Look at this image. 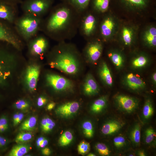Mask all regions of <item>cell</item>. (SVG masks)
Segmentation results:
<instances>
[{
  "instance_id": "14",
  "label": "cell",
  "mask_w": 156,
  "mask_h": 156,
  "mask_svg": "<svg viewBox=\"0 0 156 156\" xmlns=\"http://www.w3.org/2000/svg\"><path fill=\"white\" fill-rule=\"evenodd\" d=\"M79 106V104L77 102H67L58 107L56 110V112L62 116L68 117L76 113Z\"/></svg>"
},
{
  "instance_id": "27",
  "label": "cell",
  "mask_w": 156,
  "mask_h": 156,
  "mask_svg": "<svg viewBox=\"0 0 156 156\" xmlns=\"http://www.w3.org/2000/svg\"><path fill=\"white\" fill-rule=\"evenodd\" d=\"M37 121V118L35 116L29 118L21 124L20 130L25 131H30L33 130L36 125Z\"/></svg>"
},
{
  "instance_id": "12",
  "label": "cell",
  "mask_w": 156,
  "mask_h": 156,
  "mask_svg": "<svg viewBox=\"0 0 156 156\" xmlns=\"http://www.w3.org/2000/svg\"><path fill=\"white\" fill-rule=\"evenodd\" d=\"M16 5L0 0V18L13 23L15 20Z\"/></svg>"
},
{
  "instance_id": "40",
  "label": "cell",
  "mask_w": 156,
  "mask_h": 156,
  "mask_svg": "<svg viewBox=\"0 0 156 156\" xmlns=\"http://www.w3.org/2000/svg\"><path fill=\"white\" fill-rule=\"evenodd\" d=\"M8 143V140L5 138L0 135V148L4 147Z\"/></svg>"
},
{
  "instance_id": "10",
  "label": "cell",
  "mask_w": 156,
  "mask_h": 156,
  "mask_svg": "<svg viewBox=\"0 0 156 156\" xmlns=\"http://www.w3.org/2000/svg\"><path fill=\"white\" fill-rule=\"evenodd\" d=\"M115 99L119 107L128 113L134 111L138 105V102L136 99L127 96L118 95L115 97Z\"/></svg>"
},
{
  "instance_id": "15",
  "label": "cell",
  "mask_w": 156,
  "mask_h": 156,
  "mask_svg": "<svg viewBox=\"0 0 156 156\" xmlns=\"http://www.w3.org/2000/svg\"><path fill=\"white\" fill-rule=\"evenodd\" d=\"M124 81L127 86L134 90L143 89L146 85L142 79L132 73L127 74L125 77Z\"/></svg>"
},
{
  "instance_id": "26",
  "label": "cell",
  "mask_w": 156,
  "mask_h": 156,
  "mask_svg": "<svg viewBox=\"0 0 156 156\" xmlns=\"http://www.w3.org/2000/svg\"><path fill=\"white\" fill-rule=\"evenodd\" d=\"M149 61V59L144 54H140L132 60V66L136 69L142 68L148 64Z\"/></svg>"
},
{
  "instance_id": "42",
  "label": "cell",
  "mask_w": 156,
  "mask_h": 156,
  "mask_svg": "<svg viewBox=\"0 0 156 156\" xmlns=\"http://www.w3.org/2000/svg\"><path fill=\"white\" fill-rule=\"evenodd\" d=\"M24 115L23 114L20 113L18 114V117L17 121L15 123L14 126H15L20 123L23 118Z\"/></svg>"
},
{
  "instance_id": "29",
  "label": "cell",
  "mask_w": 156,
  "mask_h": 156,
  "mask_svg": "<svg viewBox=\"0 0 156 156\" xmlns=\"http://www.w3.org/2000/svg\"><path fill=\"white\" fill-rule=\"evenodd\" d=\"M140 126L139 124H137L132 129L130 134V137L133 143L138 145L140 143Z\"/></svg>"
},
{
  "instance_id": "20",
  "label": "cell",
  "mask_w": 156,
  "mask_h": 156,
  "mask_svg": "<svg viewBox=\"0 0 156 156\" xmlns=\"http://www.w3.org/2000/svg\"><path fill=\"white\" fill-rule=\"evenodd\" d=\"M61 2L66 3L82 14L89 8L91 0H60Z\"/></svg>"
},
{
  "instance_id": "45",
  "label": "cell",
  "mask_w": 156,
  "mask_h": 156,
  "mask_svg": "<svg viewBox=\"0 0 156 156\" xmlns=\"http://www.w3.org/2000/svg\"><path fill=\"white\" fill-rule=\"evenodd\" d=\"M15 106L17 109L21 110H24L26 109V108L21 105L18 101L15 103Z\"/></svg>"
},
{
  "instance_id": "36",
  "label": "cell",
  "mask_w": 156,
  "mask_h": 156,
  "mask_svg": "<svg viewBox=\"0 0 156 156\" xmlns=\"http://www.w3.org/2000/svg\"><path fill=\"white\" fill-rule=\"evenodd\" d=\"M96 148L99 153L103 156L109 155L110 152L107 146L102 143H97L95 146Z\"/></svg>"
},
{
  "instance_id": "21",
  "label": "cell",
  "mask_w": 156,
  "mask_h": 156,
  "mask_svg": "<svg viewBox=\"0 0 156 156\" xmlns=\"http://www.w3.org/2000/svg\"><path fill=\"white\" fill-rule=\"evenodd\" d=\"M110 0H91L89 4L92 11L98 14H103L108 10Z\"/></svg>"
},
{
  "instance_id": "2",
  "label": "cell",
  "mask_w": 156,
  "mask_h": 156,
  "mask_svg": "<svg viewBox=\"0 0 156 156\" xmlns=\"http://www.w3.org/2000/svg\"><path fill=\"white\" fill-rule=\"evenodd\" d=\"M56 54L55 60L50 65L66 74L73 75L76 74L79 70L76 51L69 45L63 44Z\"/></svg>"
},
{
  "instance_id": "31",
  "label": "cell",
  "mask_w": 156,
  "mask_h": 156,
  "mask_svg": "<svg viewBox=\"0 0 156 156\" xmlns=\"http://www.w3.org/2000/svg\"><path fill=\"white\" fill-rule=\"evenodd\" d=\"M153 109L152 104L149 100H147L144 104L142 114L144 117L146 119L150 118L153 114Z\"/></svg>"
},
{
  "instance_id": "47",
  "label": "cell",
  "mask_w": 156,
  "mask_h": 156,
  "mask_svg": "<svg viewBox=\"0 0 156 156\" xmlns=\"http://www.w3.org/2000/svg\"><path fill=\"white\" fill-rule=\"evenodd\" d=\"M47 125L46 118H43L41 122V127L42 130L45 128Z\"/></svg>"
},
{
  "instance_id": "13",
  "label": "cell",
  "mask_w": 156,
  "mask_h": 156,
  "mask_svg": "<svg viewBox=\"0 0 156 156\" xmlns=\"http://www.w3.org/2000/svg\"><path fill=\"white\" fill-rule=\"evenodd\" d=\"M0 40L7 42L15 48H20V40L13 31L0 25Z\"/></svg>"
},
{
  "instance_id": "23",
  "label": "cell",
  "mask_w": 156,
  "mask_h": 156,
  "mask_svg": "<svg viewBox=\"0 0 156 156\" xmlns=\"http://www.w3.org/2000/svg\"><path fill=\"white\" fill-rule=\"evenodd\" d=\"M122 127V124L116 120L111 121L104 124L101 131L104 135H111L118 131Z\"/></svg>"
},
{
  "instance_id": "37",
  "label": "cell",
  "mask_w": 156,
  "mask_h": 156,
  "mask_svg": "<svg viewBox=\"0 0 156 156\" xmlns=\"http://www.w3.org/2000/svg\"><path fill=\"white\" fill-rule=\"evenodd\" d=\"M113 141L115 146L117 148H120L125 144V139L123 137L119 136L114 138Z\"/></svg>"
},
{
  "instance_id": "3",
  "label": "cell",
  "mask_w": 156,
  "mask_h": 156,
  "mask_svg": "<svg viewBox=\"0 0 156 156\" xmlns=\"http://www.w3.org/2000/svg\"><path fill=\"white\" fill-rule=\"evenodd\" d=\"M42 23L40 16L26 14L17 21L16 27L20 35L26 39L34 36Z\"/></svg>"
},
{
  "instance_id": "6",
  "label": "cell",
  "mask_w": 156,
  "mask_h": 156,
  "mask_svg": "<svg viewBox=\"0 0 156 156\" xmlns=\"http://www.w3.org/2000/svg\"><path fill=\"white\" fill-rule=\"evenodd\" d=\"M46 79L48 84L57 91L71 90L73 88V83L70 80L58 75L48 74Z\"/></svg>"
},
{
  "instance_id": "19",
  "label": "cell",
  "mask_w": 156,
  "mask_h": 156,
  "mask_svg": "<svg viewBox=\"0 0 156 156\" xmlns=\"http://www.w3.org/2000/svg\"><path fill=\"white\" fill-rule=\"evenodd\" d=\"M99 74L101 80L106 85L111 86L113 81L110 70L107 63L103 62L99 69Z\"/></svg>"
},
{
  "instance_id": "11",
  "label": "cell",
  "mask_w": 156,
  "mask_h": 156,
  "mask_svg": "<svg viewBox=\"0 0 156 156\" xmlns=\"http://www.w3.org/2000/svg\"><path fill=\"white\" fill-rule=\"evenodd\" d=\"M48 45V41L44 36H38L32 42L30 47V52L35 55H42L47 50Z\"/></svg>"
},
{
  "instance_id": "24",
  "label": "cell",
  "mask_w": 156,
  "mask_h": 156,
  "mask_svg": "<svg viewBox=\"0 0 156 156\" xmlns=\"http://www.w3.org/2000/svg\"><path fill=\"white\" fill-rule=\"evenodd\" d=\"M108 55L117 68L120 69L123 66L124 59L122 54L120 52L116 51H110L108 53Z\"/></svg>"
},
{
  "instance_id": "16",
  "label": "cell",
  "mask_w": 156,
  "mask_h": 156,
  "mask_svg": "<svg viewBox=\"0 0 156 156\" xmlns=\"http://www.w3.org/2000/svg\"><path fill=\"white\" fill-rule=\"evenodd\" d=\"M84 93L88 95L97 94L99 90L98 85L93 75L90 73L87 75L83 85Z\"/></svg>"
},
{
  "instance_id": "28",
  "label": "cell",
  "mask_w": 156,
  "mask_h": 156,
  "mask_svg": "<svg viewBox=\"0 0 156 156\" xmlns=\"http://www.w3.org/2000/svg\"><path fill=\"white\" fill-rule=\"evenodd\" d=\"M107 103L106 98L105 96L101 97L93 103L91 107V110L95 113L99 112L105 107Z\"/></svg>"
},
{
  "instance_id": "30",
  "label": "cell",
  "mask_w": 156,
  "mask_h": 156,
  "mask_svg": "<svg viewBox=\"0 0 156 156\" xmlns=\"http://www.w3.org/2000/svg\"><path fill=\"white\" fill-rule=\"evenodd\" d=\"M73 138V135L70 131H66L60 137L59 143L61 146H66L71 142Z\"/></svg>"
},
{
  "instance_id": "48",
  "label": "cell",
  "mask_w": 156,
  "mask_h": 156,
  "mask_svg": "<svg viewBox=\"0 0 156 156\" xmlns=\"http://www.w3.org/2000/svg\"><path fill=\"white\" fill-rule=\"evenodd\" d=\"M12 4L16 5V4L20 2L21 0H0Z\"/></svg>"
},
{
  "instance_id": "22",
  "label": "cell",
  "mask_w": 156,
  "mask_h": 156,
  "mask_svg": "<svg viewBox=\"0 0 156 156\" xmlns=\"http://www.w3.org/2000/svg\"><path fill=\"white\" fill-rule=\"evenodd\" d=\"M127 8L134 10H140L148 5L149 0H121Z\"/></svg>"
},
{
  "instance_id": "55",
  "label": "cell",
  "mask_w": 156,
  "mask_h": 156,
  "mask_svg": "<svg viewBox=\"0 0 156 156\" xmlns=\"http://www.w3.org/2000/svg\"><path fill=\"white\" fill-rule=\"evenodd\" d=\"M88 155L89 156H96V155H94V154H92V153H89V154H88Z\"/></svg>"
},
{
  "instance_id": "43",
  "label": "cell",
  "mask_w": 156,
  "mask_h": 156,
  "mask_svg": "<svg viewBox=\"0 0 156 156\" xmlns=\"http://www.w3.org/2000/svg\"><path fill=\"white\" fill-rule=\"evenodd\" d=\"M19 103L25 108L27 109L29 107L28 103L23 99H20L18 101Z\"/></svg>"
},
{
  "instance_id": "54",
  "label": "cell",
  "mask_w": 156,
  "mask_h": 156,
  "mask_svg": "<svg viewBox=\"0 0 156 156\" xmlns=\"http://www.w3.org/2000/svg\"><path fill=\"white\" fill-rule=\"evenodd\" d=\"M139 155L140 156H145V154L144 152L142 151H140L138 153Z\"/></svg>"
},
{
  "instance_id": "7",
  "label": "cell",
  "mask_w": 156,
  "mask_h": 156,
  "mask_svg": "<svg viewBox=\"0 0 156 156\" xmlns=\"http://www.w3.org/2000/svg\"><path fill=\"white\" fill-rule=\"evenodd\" d=\"M100 40L98 39L90 40L84 49L85 55L91 62L97 61L102 55L103 46Z\"/></svg>"
},
{
  "instance_id": "34",
  "label": "cell",
  "mask_w": 156,
  "mask_h": 156,
  "mask_svg": "<svg viewBox=\"0 0 156 156\" xmlns=\"http://www.w3.org/2000/svg\"><path fill=\"white\" fill-rule=\"evenodd\" d=\"M90 150V145L89 143L85 141H81L78 146V153L82 155L87 154Z\"/></svg>"
},
{
  "instance_id": "4",
  "label": "cell",
  "mask_w": 156,
  "mask_h": 156,
  "mask_svg": "<svg viewBox=\"0 0 156 156\" xmlns=\"http://www.w3.org/2000/svg\"><path fill=\"white\" fill-rule=\"evenodd\" d=\"M93 12L88 8L81 14L78 29L81 36L90 40L95 34L98 22Z\"/></svg>"
},
{
  "instance_id": "39",
  "label": "cell",
  "mask_w": 156,
  "mask_h": 156,
  "mask_svg": "<svg viewBox=\"0 0 156 156\" xmlns=\"http://www.w3.org/2000/svg\"><path fill=\"white\" fill-rule=\"evenodd\" d=\"M47 101L46 98L43 96H40L37 99V105L38 107H41L44 105Z\"/></svg>"
},
{
  "instance_id": "46",
  "label": "cell",
  "mask_w": 156,
  "mask_h": 156,
  "mask_svg": "<svg viewBox=\"0 0 156 156\" xmlns=\"http://www.w3.org/2000/svg\"><path fill=\"white\" fill-rule=\"evenodd\" d=\"M55 126L52 125H47L43 131L45 132L49 131L53 129Z\"/></svg>"
},
{
  "instance_id": "56",
  "label": "cell",
  "mask_w": 156,
  "mask_h": 156,
  "mask_svg": "<svg viewBox=\"0 0 156 156\" xmlns=\"http://www.w3.org/2000/svg\"><path fill=\"white\" fill-rule=\"evenodd\" d=\"M133 155L132 154H131V155H129V156H133Z\"/></svg>"
},
{
  "instance_id": "49",
  "label": "cell",
  "mask_w": 156,
  "mask_h": 156,
  "mask_svg": "<svg viewBox=\"0 0 156 156\" xmlns=\"http://www.w3.org/2000/svg\"><path fill=\"white\" fill-rule=\"evenodd\" d=\"M44 139L45 138L42 137H40L38 138L36 142L37 146L38 147H40L41 143Z\"/></svg>"
},
{
  "instance_id": "1",
  "label": "cell",
  "mask_w": 156,
  "mask_h": 156,
  "mask_svg": "<svg viewBox=\"0 0 156 156\" xmlns=\"http://www.w3.org/2000/svg\"><path fill=\"white\" fill-rule=\"evenodd\" d=\"M50 10L44 25L46 33L62 42L75 36L79 29L81 14L70 5L62 2Z\"/></svg>"
},
{
  "instance_id": "35",
  "label": "cell",
  "mask_w": 156,
  "mask_h": 156,
  "mask_svg": "<svg viewBox=\"0 0 156 156\" xmlns=\"http://www.w3.org/2000/svg\"><path fill=\"white\" fill-rule=\"evenodd\" d=\"M145 135V141L146 143L148 144L153 140L156 136V133L152 128L149 127L146 130Z\"/></svg>"
},
{
  "instance_id": "50",
  "label": "cell",
  "mask_w": 156,
  "mask_h": 156,
  "mask_svg": "<svg viewBox=\"0 0 156 156\" xmlns=\"http://www.w3.org/2000/svg\"><path fill=\"white\" fill-rule=\"evenodd\" d=\"M48 141L46 139H44L43 140L41 143L40 147L42 148H44L48 144Z\"/></svg>"
},
{
  "instance_id": "5",
  "label": "cell",
  "mask_w": 156,
  "mask_h": 156,
  "mask_svg": "<svg viewBox=\"0 0 156 156\" xmlns=\"http://www.w3.org/2000/svg\"><path fill=\"white\" fill-rule=\"evenodd\" d=\"M54 0H25L22 8L26 14L40 16L50 10Z\"/></svg>"
},
{
  "instance_id": "44",
  "label": "cell",
  "mask_w": 156,
  "mask_h": 156,
  "mask_svg": "<svg viewBox=\"0 0 156 156\" xmlns=\"http://www.w3.org/2000/svg\"><path fill=\"white\" fill-rule=\"evenodd\" d=\"M42 152L43 155H48L50 154L51 151L49 148L46 147L44 148L42 150Z\"/></svg>"
},
{
  "instance_id": "52",
  "label": "cell",
  "mask_w": 156,
  "mask_h": 156,
  "mask_svg": "<svg viewBox=\"0 0 156 156\" xmlns=\"http://www.w3.org/2000/svg\"><path fill=\"white\" fill-rule=\"evenodd\" d=\"M152 79L153 81V82L154 85H156V73L154 72L153 73L152 76Z\"/></svg>"
},
{
  "instance_id": "18",
  "label": "cell",
  "mask_w": 156,
  "mask_h": 156,
  "mask_svg": "<svg viewBox=\"0 0 156 156\" xmlns=\"http://www.w3.org/2000/svg\"><path fill=\"white\" fill-rule=\"evenodd\" d=\"M142 38L146 45L150 47H155L156 46L155 27L151 26L147 28L143 32Z\"/></svg>"
},
{
  "instance_id": "53",
  "label": "cell",
  "mask_w": 156,
  "mask_h": 156,
  "mask_svg": "<svg viewBox=\"0 0 156 156\" xmlns=\"http://www.w3.org/2000/svg\"><path fill=\"white\" fill-rule=\"evenodd\" d=\"M18 113H16L14 114L13 116V125H14L15 123L16 122L18 117Z\"/></svg>"
},
{
  "instance_id": "33",
  "label": "cell",
  "mask_w": 156,
  "mask_h": 156,
  "mask_svg": "<svg viewBox=\"0 0 156 156\" xmlns=\"http://www.w3.org/2000/svg\"><path fill=\"white\" fill-rule=\"evenodd\" d=\"M83 133L87 137L91 138L93 134V127L91 122L89 121L84 122L82 125Z\"/></svg>"
},
{
  "instance_id": "32",
  "label": "cell",
  "mask_w": 156,
  "mask_h": 156,
  "mask_svg": "<svg viewBox=\"0 0 156 156\" xmlns=\"http://www.w3.org/2000/svg\"><path fill=\"white\" fill-rule=\"evenodd\" d=\"M32 137V135L30 133L22 132L17 135L15 141L18 144H23L30 140Z\"/></svg>"
},
{
  "instance_id": "17",
  "label": "cell",
  "mask_w": 156,
  "mask_h": 156,
  "mask_svg": "<svg viewBox=\"0 0 156 156\" xmlns=\"http://www.w3.org/2000/svg\"><path fill=\"white\" fill-rule=\"evenodd\" d=\"M131 26L125 25L121 28L120 38L123 43L129 46L133 43L135 36V31Z\"/></svg>"
},
{
  "instance_id": "38",
  "label": "cell",
  "mask_w": 156,
  "mask_h": 156,
  "mask_svg": "<svg viewBox=\"0 0 156 156\" xmlns=\"http://www.w3.org/2000/svg\"><path fill=\"white\" fill-rule=\"evenodd\" d=\"M8 122L7 117L2 116L0 118V127H4L7 129L8 128Z\"/></svg>"
},
{
  "instance_id": "8",
  "label": "cell",
  "mask_w": 156,
  "mask_h": 156,
  "mask_svg": "<svg viewBox=\"0 0 156 156\" xmlns=\"http://www.w3.org/2000/svg\"><path fill=\"white\" fill-rule=\"evenodd\" d=\"M117 24L115 19L110 16H105L101 21L99 26L100 36L103 40L109 39L116 30Z\"/></svg>"
},
{
  "instance_id": "51",
  "label": "cell",
  "mask_w": 156,
  "mask_h": 156,
  "mask_svg": "<svg viewBox=\"0 0 156 156\" xmlns=\"http://www.w3.org/2000/svg\"><path fill=\"white\" fill-rule=\"evenodd\" d=\"M55 106V103L53 102H51L49 103L47 105V109L48 110H50L52 109Z\"/></svg>"
},
{
  "instance_id": "25",
  "label": "cell",
  "mask_w": 156,
  "mask_h": 156,
  "mask_svg": "<svg viewBox=\"0 0 156 156\" xmlns=\"http://www.w3.org/2000/svg\"><path fill=\"white\" fill-rule=\"evenodd\" d=\"M30 147L28 145L18 144L14 146L9 152L10 156H22L27 153L30 150Z\"/></svg>"
},
{
  "instance_id": "9",
  "label": "cell",
  "mask_w": 156,
  "mask_h": 156,
  "mask_svg": "<svg viewBox=\"0 0 156 156\" xmlns=\"http://www.w3.org/2000/svg\"><path fill=\"white\" fill-rule=\"evenodd\" d=\"M40 73V67L38 65L33 64L27 68L25 79L29 90L33 91L36 89Z\"/></svg>"
},
{
  "instance_id": "41",
  "label": "cell",
  "mask_w": 156,
  "mask_h": 156,
  "mask_svg": "<svg viewBox=\"0 0 156 156\" xmlns=\"http://www.w3.org/2000/svg\"><path fill=\"white\" fill-rule=\"evenodd\" d=\"M1 64L0 63V82L2 81V79H4V78H5V76H8L9 74V73H4L3 67Z\"/></svg>"
}]
</instances>
